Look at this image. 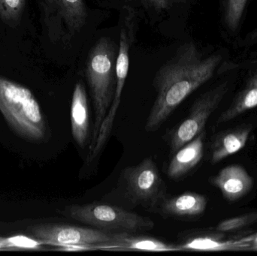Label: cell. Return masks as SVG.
<instances>
[{
    "instance_id": "1",
    "label": "cell",
    "mask_w": 257,
    "mask_h": 256,
    "mask_svg": "<svg viewBox=\"0 0 257 256\" xmlns=\"http://www.w3.org/2000/svg\"><path fill=\"white\" fill-rule=\"evenodd\" d=\"M220 60L218 55L202 58L192 42L181 45L154 77L157 98L145 130L157 131L187 96L210 80Z\"/></svg>"
},
{
    "instance_id": "2",
    "label": "cell",
    "mask_w": 257,
    "mask_h": 256,
    "mask_svg": "<svg viewBox=\"0 0 257 256\" xmlns=\"http://www.w3.org/2000/svg\"><path fill=\"white\" fill-rule=\"evenodd\" d=\"M116 62L115 47L112 42L105 38L99 39L92 48L86 62V79L95 112L90 152L94 147L101 125L114 99L117 83Z\"/></svg>"
},
{
    "instance_id": "3",
    "label": "cell",
    "mask_w": 257,
    "mask_h": 256,
    "mask_svg": "<svg viewBox=\"0 0 257 256\" xmlns=\"http://www.w3.org/2000/svg\"><path fill=\"white\" fill-rule=\"evenodd\" d=\"M0 111L12 130L21 138L33 142L45 138V119L31 90L3 76H0Z\"/></svg>"
},
{
    "instance_id": "4",
    "label": "cell",
    "mask_w": 257,
    "mask_h": 256,
    "mask_svg": "<svg viewBox=\"0 0 257 256\" xmlns=\"http://www.w3.org/2000/svg\"><path fill=\"white\" fill-rule=\"evenodd\" d=\"M65 213L75 220L105 231L137 232L149 231L154 227V222L149 218L108 204L72 205L66 208Z\"/></svg>"
},
{
    "instance_id": "5",
    "label": "cell",
    "mask_w": 257,
    "mask_h": 256,
    "mask_svg": "<svg viewBox=\"0 0 257 256\" xmlns=\"http://www.w3.org/2000/svg\"><path fill=\"white\" fill-rule=\"evenodd\" d=\"M30 234L43 244L64 251L96 250L98 245L111 239L112 233L69 225L45 224L29 228Z\"/></svg>"
},
{
    "instance_id": "6",
    "label": "cell",
    "mask_w": 257,
    "mask_h": 256,
    "mask_svg": "<svg viewBox=\"0 0 257 256\" xmlns=\"http://www.w3.org/2000/svg\"><path fill=\"white\" fill-rule=\"evenodd\" d=\"M45 22L50 37L69 42L82 30L87 22L84 0H42Z\"/></svg>"
},
{
    "instance_id": "7",
    "label": "cell",
    "mask_w": 257,
    "mask_h": 256,
    "mask_svg": "<svg viewBox=\"0 0 257 256\" xmlns=\"http://www.w3.org/2000/svg\"><path fill=\"white\" fill-rule=\"evenodd\" d=\"M226 91V85L221 84L196 99L188 117L172 132L170 137L171 153L175 154L183 146L203 132L210 116L218 107Z\"/></svg>"
},
{
    "instance_id": "8",
    "label": "cell",
    "mask_w": 257,
    "mask_h": 256,
    "mask_svg": "<svg viewBox=\"0 0 257 256\" xmlns=\"http://www.w3.org/2000/svg\"><path fill=\"white\" fill-rule=\"evenodd\" d=\"M122 174L127 193L133 201L154 207L163 198L166 186L151 158H146L136 166L127 167Z\"/></svg>"
},
{
    "instance_id": "9",
    "label": "cell",
    "mask_w": 257,
    "mask_h": 256,
    "mask_svg": "<svg viewBox=\"0 0 257 256\" xmlns=\"http://www.w3.org/2000/svg\"><path fill=\"white\" fill-rule=\"evenodd\" d=\"M131 45L130 35L126 29H122L120 35V43H119L118 54L116 62V83L115 93L114 99L111 102L109 110L104 118L99 129L96 143L98 145L104 146L106 144L111 130L113 123L117 114V109L120 103L122 92L124 87L125 82L127 78L128 66H130V48Z\"/></svg>"
},
{
    "instance_id": "10",
    "label": "cell",
    "mask_w": 257,
    "mask_h": 256,
    "mask_svg": "<svg viewBox=\"0 0 257 256\" xmlns=\"http://www.w3.org/2000/svg\"><path fill=\"white\" fill-rule=\"evenodd\" d=\"M211 182L229 201H235L245 196L253 186V178L239 165L223 168L217 175L211 177Z\"/></svg>"
},
{
    "instance_id": "11",
    "label": "cell",
    "mask_w": 257,
    "mask_h": 256,
    "mask_svg": "<svg viewBox=\"0 0 257 256\" xmlns=\"http://www.w3.org/2000/svg\"><path fill=\"white\" fill-rule=\"evenodd\" d=\"M97 249L109 251H145V252H175L179 246L165 243L154 237L136 236L127 231L113 233L106 243L98 245Z\"/></svg>"
},
{
    "instance_id": "12",
    "label": "cell",
    "mask_w": 257,
    "mask_h": 256,
    "mask_svg": "<svg viewBox=\"0 0 257 256\" xmlns=\"http://www.w3.org/2000/svg\"><path fill=\"white\" fill-rule=\"evenodd\" d=\"M71 127L75 142L79 147H85L90 133V118L87 93L82 81H78L74 89L71 105Z\"/></svg>"
},
{
    "instance_id": "13",
    "label": "cell",
    "mask_w": 257,
    "mask_h": 256,
    "mask_svg": "<svg viewBox=\"0 0 257 256\" xmlns=\"http://www.w3.org/2000/svg\"><path fill=\"white\" fill-rule=\"evenodd\" d=\"M204 136L203 131L175 153L167 169L168 176L171 179L181 178L200 162L203 156Z\"/></svg>"
},
{
    "instance_id": "14",
    "label": "cell",
    "mask_w": 257,
    "mask_h": 256,
    "mask_svg": "<svg viewBox=\"0 0 257 256\" xmlns=\"http://www.w3.org/2000/svg\"><path fill=\"white\" fill-rule=\"evenodd\" d=\"M206 206V198L194 192H186L164 200L161 204L163 213L175 217L199 216L205 212Z\"/></svg>"
},
{
    "instance_id": "15",
    "label": "cell",
    "mask_w": 257,
    "mask_h": 256,
    "mask_svg": "<svg viewBox=\"0 0 257 256\" xmlns=\"http://www.w3.org/2000/svg\"><path fill=\"white\" fill-rule=\"evenodd\" d=\"M254 236L240 240H220L211 237H198L190 239L182 244L178 245L181 251H201V252H214V251L241 250L251 248Z\"/></svg>"
},
{
    "instance_id": "16",
    "label": "cell",
    "mask_w": 257,
    "mask_h": 256,
    "mask_svg": "<svg viewBox=\"0 0 257 256\" xmlns=\"http://www.w3.org/2000/svg\"><path fill=\"white\" fill-rule=\"evenodd\" d=\"M250 132V127L240 128L217 137L212 146V163H217L241 150L247 144Z\"/></svg>"
},
{
    "instance_id": "17",
    "label": "cell",
    "mask_w": 257,
    "mask_h": 256,
    "mask_svg": "<svg viewBox=\"0 0 257 256\" xmlns=\"http://www.w3.org/2000/svg\"><path fill=\"white\" fill-rule=\"evenodd\" d=\"M257 107V73L247 83L245 88L235 98L229 108L219 117L217 123L233 120L243 113Z\"/></svg>"
},
{
    "instance_id": "18",
    "label": "cell",
    "mask_w": 257,
    "mask_h": 256,
    "mask_svg": "<svg viewBox=\"0 0 257 256\" xmlns=\"http://www.w3.org/2000/svg\"><path fill=\"white\" fill-rule=\"evenodd\" d=\"M25 6L26 0H0V18L9 26L18 25Z\"/></svg>"
},
{
    "instance_id": "19",
    "label": "cell",
    "mask_w": 257,
    "mask_h": 256,
    "mask_svg": "<svg viewBox=\"0 0 257 256\" xmlns=\"http://www.w3.org/2000/svg\"><path fill=\"white\" fill-rule=\"evenodd\" d=\"M247 0H228L226 11V21L232 30L238 27Z\"/></svg>"
},
{
    "instance_id": "20",
    "label": "cell",
    "mask_w": 257,
    "mask_h": 256,
    "mask_svg": "<svg viewBox=\"0 0 257 256\" xmlns=\"http://www.w3.org/2000/svg\"><path fill=\"white\" fill-rule=\"evenodd\" d=\"M43 243L38 240L26 236H15L9 238L0 239V248L13 249H39Z\"/></svg>"
},
{
    "instance_id": "21",
    "label": "cell",
    "mask_w": 257,
    "mask_h": 256,
    "mask_svg": "<svg viewBox=\"0 0 257 256\" xmlns=\"http://www.w3.org/2000/svg\"><path fill=\"white\" fill-rule=\"evenodd\" d=\"M256 222H257V212L222 221L217 225V229L220 231H233Z\"/></svg>"
},
{
    "instance_id": "22",
    "label": "cell",
    "mask_w": 257,
    "mask_h": 256,
    "mask_svg": "<svg viewBox=\"0 0 257 256\" xmlns=\"http://www.w3.org/2000/svg\"><path fill=\"white\" fill-rule=\"evenodd\" d=\"M147 7L154 9L157 12L167 10L185 0H142Z\"/></svg>"
}]
</instances>
